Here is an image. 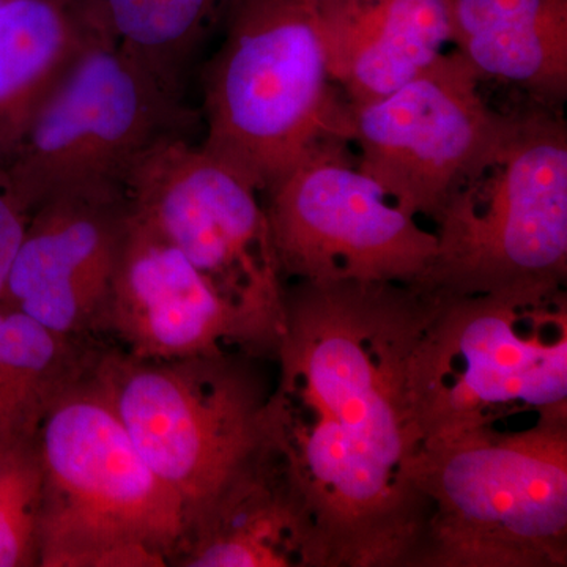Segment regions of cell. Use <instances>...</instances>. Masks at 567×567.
<instances>
[{
    "label": "cell",
    "mask_w": 567,
    "mask_h": 567,
    "mask_svg": "<svg viewBox=\"0 0 567 567\" xmlns=\"http://www.w3.org/2000/svg\"><path fill=\"white\" fill-rule=\"evenodd\" d=\"M432 309L434 297L406 284L286 282L268 440L311 518L320 567L420 561Z\"/></svg>",
    "instance_id": "obj_1"
},
{
    "label": "cell",
    "mask_w": 567,
    "mask_h": 567,
    "mask_svg": "<svg viewBox=\"0 0 567 567\" xmlns=\"http://www.w3.org/2000/svg\"><path fill=\"white\" fill-rule=\"evenodd\" d=\"M322 0H235L204 74L203 147L260 194L320 142L347 137L328 73Z\"/></svg>",
    "instance_id": "obj_2"
},
{
    "label": "cell",
    "mask_w": 567,
    "mask_h": 567,
    "mask_svg": "<svg viewBox=\"0 0 567 567\" xmlns=\"http://www.w3.org/2000/svg\"><path fill=\"white\" fill-rule=\"evenodd\" d=\"M420 486L429 520L417 566H566L567 409L522 431L429 440Z\"/></svg>",
    "instance_id": "obj_3"
},
{
    "label": "cell",
    "mask_w": 567,
    "mask_h": 567,
    "mask_svg": "<svg viewBox=\"0 0 567 567\" xmlns=\"http://www.w3.org/2000/svg\"><path fill=\"white\" fill-rule=\"evenodd\" d=\"M37 445L39 566H171L185 506L141 456L92 372L52 406Z\"/></svg>",
    "instance_id": "obj_4"
},
{
    "label": "cell",
    "mask_w": 567,
    "mask_h": 567,
    "mask_svg": "<svg viewBox=\"0 0 567 567\" xmlns=\"http://www.w3.org/2000/svg\"><path fill=\"white\" fill-rule=\"evenodd\" d=\"M436 256L416 289L442 295L563 289L567 126L555 107L511 112L505 132L434 219Z\"/></svg>",
    "instance_id": "obj_5"
},
{
    "label": "cell",
    "mask_w": 567,
    "mask_h": 567,
    "mask_svg": "<svg viewBox=\"0 0 567 567\" xmlns=\"http://www.w3.org/2000/svg\"><path fill=\"white\" fill-rule=\"evenodd\" d=\"M93 380L186 525L270 445L268 395L244 353L140 360L103 350Z\"/></svg>",
    "instance_id": "obj_6"
},
{
    "label": "cell",
    "mask_w": 567,
    "mask_h": 567,
    "mask_svg": "<svg viewBox=\"0 0 567 567\" xmlns=\"http://www.w3.org/2000/svg\"><path fill=\"white\" fill-rule=\"evenodd\" d=\"M431 295L423 354L429 440L518 412L567 409L565 290Z\"/></svg>",
    "instance_id": "obj_7"
},
{
    "label": "cell",
    "mask_w": 567,
    "mask_h": 567,
    "mask_svg": "<svg viewBox=\"0 0 567 567\" xmlns=\"http://www.w3.org/2000/svg\"><path fill=\"white\" fill-rule=\"evenodd\" d=\"M196 115L103 31L50 93L6 171L33 210L54 194L122 186L145 153L164 140L192 136Z\"/></svg>",
    "instance_id": "obj_8"
},
{
    "label": "cell",
    "mask_w": 567,
    "mask_h": 567,
    "mask_svg": "<svg viewBox=\"0 0 567 567\" xmlns=\"http://www.w3.org/2000/svg\"><path fill=\"white\" fill-rule=\"evenodd\" d=\"M123 189L134 216L210 281L274 357L286 279L262 194L192 136L155 145L134 166Z\"/></svg>",
    "instance_id": "obj_9"
},
{
    "label": "cell",
    "mask_w": 567,
    "mask_h": 567,
    "mask_svg": "<svg viewBox=\"0 0 567 567\" xmlns=\"http://www.w3.org/2000/svg\"><path fill=\"white\" fill-rule=\"evenodd\" d=\"M284 279L416 287L439 248L435 230L402 210L358 167L350 142H320L262 194Z\"/></svg>",
    "instance_id": "obj_10"
},
{
    "label": "cell",
    "mask_w": 567,
    "mask_h": 567,
    "mask_svg": "<svg viewBox=\"0 0 567 567\" xmlns=\"http://www.w3.org/2000/svg\"><path fill=\"white\" fill-rule=\"evenodd\" d=\"M481 82L461 52L445 51L390 95L349 104L358 167L409 215L434 221L505 132L509 114L488 106Z\"/></svg>",
    "instance_id": "obj_11"
},
{
    "label": "cell",
    "mask_w": 567,
    "mask_h": 567,
    "mask_svg": "<svg viewBox=\"0 0 567 567\" xmlns=\"http://www.w3.org/2000/svg\"><path fill=\"white\" fill-rule=\"evenodd\" d=\"M122 186L69 189L37 205L0 303L54 333L95 339L130 226Z\"/></svg>",
    "instance_id": "obj_12"
},
{
    "label": "cell",
    "mask_w": 567,
    "mask_h": 567,
    "mask_svg": "<svg viewBox=\"0 0 567 567\" xmlns=\"http://www.w3.org/2000/svg\"><path fill=\"white\" fill-rule=\"evenodd\" d=\"M133 212V210H132ZM140 360L268 354L244 316L162 235L132 215L100 336Z\"/></svg>",
    "instance_id": "obj_13"
},
{
    "label": "cell",
    "mask_w": 567,
    "mask_h": 567,
    "mask_svg": "<svg viewBox=\"0 0 567 567\" xmlns=\"http://www.w3.org/2000/svg\"><path fill=\"white\" fill-rule=\"evenodd\" d=\"M171 565L320 567L311 518L271 445L186 525Z\"/></svg>",
    "instance_id": "obj_14"
},
{
    "label": "cell",
    "mask_w": 567,
    "mask_h": 567,
    "mask_svg": "<svg viewBox=\"0 0 567 567\" xmlns=\"http://www.w3.org/2000/svg\"><path fill=\"white\" fill-rule=\"evenodd\" d=\"M328 73L349 104L390 95L451 43V0H322Z\"/></svg>",
    "instance_id": "obj_15"
},
{
    "label": "cell",
    "mask_w": 567,
    "mask_h": 567,
    "mask_svg": "<svg viewBox=\"0 0 567 567\" xmlns=\"http://www.w3.org/2000/svg\"><path fill=\"white\" fill-rule=\"evenodd\" d=\"M451 43L481 80L555 110L566 102L567 0H451Z\"/></svg>",
    "instance_id": "obj_16"
},
{
    "label": "cell",
    "mask_w": 567,
    "mask_h": 567,
    "mask_svg": "<svg viewBox=\"0 0 567 567\" xmlns=\"http://www.w3.org/2000/svg\"><path fill=\"white\" fill-rule=\"evenodd\" d=\"M96 28L89 0L0 2V167Z\"/></svg>",
    "instance_id": "obj_17"
},
{
    "label": "cell",
    "mask_w": 567,
    "mask_h": 567,
    "mask_svg": "<svg viewBox=\"0 0 567 567\" xmlns=\"http://www.w3.org/2000/svg\"><path fill=\"white\" fill-rule=\"evenodd\" d=\"M103 350L0 303V445L33 442L71 386L91 374Z\"/></svg>",
    "instance_id": "obj_18"
},
{
    "label": "cell",
    "mask_w": 567,
    "mask_h": 567,
    "mask_svg": "<svg viewBox=\"0 0 567 567\" xmlns=\"http://www.w3.org/2000/svg\"><path fill=\"white\" fill-rule=\"evenodd\" d=\"M103 31L164 87L185 96L204 44L235 0H89Z\"/></svg>",
    "instance_id": "obj_19"
},
{
    "label": "cell",
    "mask_w": 567,
    "mask_h": 567,
    "mask_svg": "<svg viewBox=\"0 0 567 567\" xmlns=\"http://www.w3.org/2000/svg\"><path fill=\"white\" fill-rule=\"evenodd\" d=\"M41 488L37 440L0 445V567L39 566Z\"/></svg>",
    "instance_id": "obj_20"
},
{
    "label": "cell",
    "mask_w": 567,
    "mask_h": 567,
    "mask_svg": "<svg viewBox=\"0 0 567 567\" xmlns=\"http://www.w3.org/2000/svg\"><path fill=\"white\" fill-rule=\"evenodd\" d=\"M31 213L14 193L7 171L0 167V293L24 237Z\"/></svg>",
    "instance_id": "obj_21"
},
{
    "label": "cell",
    "mask_w": 567,
    "mask_h": 567,
    "mask_svg": "<svg viewBox=\"0 0 567 567\" xmlns=\"http://www.w3.org/2000/svg\"><path fill=\"white\" fill-rule=\"evenodd\" d=\"M0 2H2V0H0Z\"/></svg>",
    "instance_id": "obj_22"
}]
</instances>
